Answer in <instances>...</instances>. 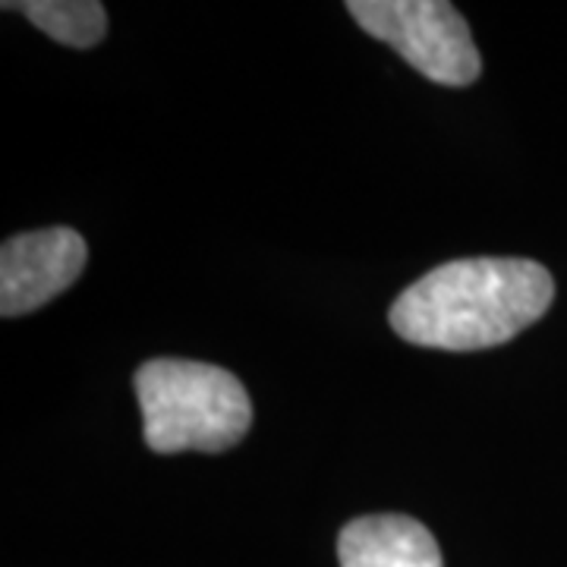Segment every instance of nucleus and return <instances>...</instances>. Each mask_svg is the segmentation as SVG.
<instances>
[{"instance_id": "f257e3e1", "label": "nucleus", "mask_w": 567, "mask_h": 567, "mask_svg": "<svg viewBox=\"0 0 567 567\" xmlns=\"http://www.w3.org/2000/svg\"><path fill=\"white\" fill-rule=\"evenodd\" d=\"M551 300L555 281L533 259H454L410 284L388 322L406 344L486 350L539 322Z\"/></svg>"}, {"instance_id": "f03ea898", "label": "nucleus", "mask_w": 567, "mask_h": 567, "mask_svg": "<svg viewBox=\"0 0 567 567\" xmlns=\"http://www.w3.org/2000/svg\"><path fill=\"white\" fill-rule=\"evenodd\" d=\"M145 445L155 454L240 445L252 425V401L227 369L199 360H148L136 369Z\"/></svg>"}, {"instance_id": "7ed1b4c3", "label": "nucleus", "mask_w": 567, "mask_h": 567, "mask_svg": "<svg viewBox=\"0 0 567 567\" xmlns=\"http://www.w3.org/2000/svg\"><path fill=\"white\" fill-rule=\"evenodd\" d=\"M347 13L391 44L425 80L461 89L480 80L483 58L470 25L447 0H350Z\"/></svg>"}, {"instance_id": "20e7f679", "label": "nucleus", "mask_w": 567, "mask_h": 567, "mask_svg": "<svg viewBox=\"0 0 567 567\" xmlns=\"http://www.w3.org/2000/svg\"><path fill=\"white\" fill-rule=\"evenodd\" d=\"M89 262L73 227H41L10 237L0 249V316L17 319L61 297Z\"/></svg>"}, {"instance_id": "39448f33", "label": "nucleus", "mask_w": 567, "mask_h": 567, "mask_svg": "<svg viewBox=\"0 0 567 567\" xmlns=\"http://www.w3.org/2000/svg\"><path fill=\"white\" fill-rule=\"evenodd\" d=\"M341 567H445L435 536L406 514H369L338 536Z\"/></svg>"}, {"instance_id": "423d86ee", "label": "nucleus", "mask_w": 567, "mask_h": 567, "mask_svg": "<svg viewBox=\"0 0 567 567\" xmlns=\"http://www.w3.org/2000/svg\"><path fill=\"white\" fill-rule=\"evenodd\" d=\"M29 22H35L48 39L66 48H92L107 32V10L99 0H20L3 3Z\"/></svg>"}]
</instances>
